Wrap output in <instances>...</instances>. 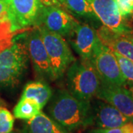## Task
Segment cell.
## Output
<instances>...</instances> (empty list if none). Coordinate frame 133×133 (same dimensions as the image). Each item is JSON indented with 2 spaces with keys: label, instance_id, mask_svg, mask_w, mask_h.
I'll use <instances>...</instances> for the list:
<instances>
[{
  "label": "cell",
  "instance_id": "cell-21",
  "mask_svg": "<svg viewBox=\"0 0 133 133\" xmlns=\"http://www.w3.org/2000/svg\"><path fill=\"white\" fill-rule=\"evenodd\" d=\"M8 22V0H0V24Z\"/></svg>",
  "mask_w": 133,
  "mask_h": 133
},
{
  "label": "cell",
  "instance_id": "cell-3",
  "mask_svg": "<svg viewBox=\"0 0 133 133\" xmlns=\"http://www.w3.org/2000/svg\"><path fill=\"white\" fill-rule=\"evenodd\" d=\"M26 44L14 43L0 52V90L14 87L28 67Z\"/></svg>",
  "mask_w": 133,
  "mask_h": 133
},
{
  "label": "cell",
  "instance_id": "cell-7",
  "mask_svg": "<svg viewBox=\"0 0 133 133\" xmlns=\"http://www.w3.org/2000/svg\"><path fill=\"white\" fill-rule=\"evenodd\" d=\"M100 22L112 31L130 34L131 28L121 16L115 0H87Z\"/></svg>",
  "mask_w": 133,
  "mask_h": 133
},
{
  "label": "cell",
  "instance_id": "cell-22",
  "mask_svg": "<svg viewBox=\"0 0 133 133\" xmlns=\"http://www.w3.org/2000/svg\"><path fill=\"white\" fill-rule=\"evenodd\" d=\"M88 133H124V132L122 127H119V128L113 129H92Z\"/></svg>",
  "mask_w": 133,
  "mask_h": 133
},
{
  "label": "cell",
  "instance_id": "cell-15",
  "mask_svg": "<svg viewBox=\"0 0 133 133\" xmlns=\"http://www.w3.org/2000/svg\"><path fill=\"white\" fill-rule=\"evenodd\" d=\"M52 88L44 81H30L24 87L21 98L35 101L41 108H44L52 95Z\"/></svg>",
  "mask_w": 133,
  "mask_h": 133
},
{
  "label": "cell",
  "instance_id": "cell-10",
  "mask_svg": "<svg viewBox=\"0 0 133 133\" xmlns=\"http://www.w3.org/2000/svg\"><path fill=\"white\" fill-rule=\"evenodd\" d=\"M70 44L81 58L90 62L95 50L101 42L97 31L85 23H76L70 36Z\"/></svg>",
  "mask_w": 133,
  "mask_h": 133
},
{
  "label": "cell",
  "instance_id": "cell-17",
  "mask_svg": "<svg viewBox=\"0 0 133 133\" xmlns=\"http://www.w3.org/2000/svg\"><path fill=\"white\" fill-rule=\"evenodd\" d=\"M41 107L35 101L21 98L14 109L15 118L22 120H30L42 112Z\"/></svg>",
  "mask_w": 133,
  "mask_h": 133
},
{
  "label": "cell",
  "instance_id": "cell-12",
  "mask_svg": "<svg viewBox=\"0 0 133 133\" xmlns=\"http://www.w3.org/2000/svg\"><path fill=\"white\" fill-rule=\"evenodd\" d=\"M91 106L92 125L96 128H119L130 121L118 109L103 100L91 101Z\"/></svg>",
  "mask_w": 133,
  "mask_h": 133
},
{
  "label": "cell",
  "instance_id": "cell-14",
  "mask_svg": "<svg viewBox=\"0 0 133 133\" xmlns=\"http://www.w3.org/2000/svg\"><path fill=\"white\" fill-rule=\"evenodd\" d=\"M21 133H72L49 115L41 112L24 122Z\"/></svg>",
  "mask_w": 133,
  "mask_h": 133
},
{
  "label": "cell",
  "instance_id": "cell-1",
  "mask_svg": "<svg viewBox=\"0 0 133 133\" xmlns=\"http://www.w3.org/2000/svg\"><path fill=\"white\" fill-rule=\"evenodd\" d=\"M48 115L70 132L92 125L91 101H82L64 89L52 93L48 102Z\"/></svg>",
  "mask_w": 133,
  "mask_h": 133
},
{
  "label": "cell",
  "instance_id": "cell-9",
  "mask_svg": "<svg viewBox=\"0 0 133 133\" xmlns=\"http://www.w3.org/2000/svg\"><path fill=\"white\" fill-rule=\"evenodd\" d=\"M27 48L33 68L40 78L50 81L56 80L50 58L38 28L33 30L27 38Z\"/></svg>",
  "mask_w": 133,
  "mask_h": 133
},
{
  "label": "cell",
  "instance_id": "cell-13",
  "mask_svg": "<svg viewBox=\"0 0 133 133\" xmlns=\"http://www.w3.org/2000/svg\"><path fill=\"white\" fill-rule=\"evenodd\" d=\"M102 42L110 49L133 61V36L130 34H119L105 26L97 32Z\"/></svg>",
  "mask_w": 133,
  "mask_h": 133
},
{
  "label": "cell",
  "instance_id": "cell-11",
  "mask_svg": "<svg viewBox=\"0 0 133 133\" xmlns=\"http://www.w3.org/2000/svg\"><path fill=\"white\" fill-rule=\"evenodd\" d=\"M78 22L58 6L44 5L39 17V25L48 30L69 37Z\"/></svg>",
  "mask_w": 133,
  "mask_h": 133
},
{
  "label": "cell",
  "instance_id": "cell-2",
  "mask_svg": "<svg viewBox=\"0 0 133 133\" xmlns=\"http://www.w3.org/2000/svg\"><path fill=\"white\" fill-rule=\"evenodd\" d=\"M66 90L82 101H91L99 88L101 80L90 62L76 60L66 70Z\"/></svg>",
  "mask_w": 133,
  "mask_h": 133
},
{
  "label": "cell",
  "instance_id": "cell-18",
  "mask_svg": "<svg viewBox=\"0 0 133 133\" xmlns=\"http://www.w3.org/2000/svg\"><path fill=\"white\" fill-rule=\"evenodd\" d=\"M115 56L118 60L121 71L123 76L129 82L133 83V61L124 57V56L119 54L118 52L113 50Z\"/></svg>",
  "mask_w": 133,
  "mask_h": 133
},
{
  "label": "cell",
  "instance_id": "cell-19",
  "mask_svg": "<svg viewBox=\"0 0 133 133\" xmlns=\"http://www.w3.org/2000/svg\"><path fill=\"white\" fill-rule=\"evenodd\" d=\"M14 118L8 109L0 107V133H10L14 128Z\"/></svg>",
  "mask_w": 133,
  "mask_h": 133
},
{
  "label": "cell",
  "instance_id": "cell-6",
  "mask_svg": "<svg viewBox=\"0 0 133 133\" xmlns=\"http://www.w3.org/2000/svg\"><path fill=\"white\" fill-rule=\"evenodd\" d=\"M90 63L101 81L117 85L127 84L113 50L102 42L96 48Z\"/></svg>",
  "mask_w": 133,
  "mask_h": 133
},
{
  "label": "cell",
  "instance_id": "cell-26",
  "mask_svg": "<svg viewBox=\"0 0 133 133\" xmlns=\"http://www.w3.org/2000/svg\"><path fill=\"white\" fill-rule=\"evenodd\" d=\"M10 133H11V132H10Z\"/></svg>",
  "mask_w": 133,
  "mask_h": 133
},
{
  "label": "cell",
  "instance_id": "cell-24",
  "mask_svg": "<svg viewBox=\"0 0 133 133\" xmlns=\"http://www.w3.org/2000/svg\"><path fill=\"white\" fill-rule=\"evenodd\" d=\"M128 86H129V91L131 92L132 95V97H133V83L132 82H129Z\"/></svg>",
  "mask_w": 133,
  "mask_h": 133
},
{
  "label": "cell",
  "instance_id": "cell-4",
  "mask_svg": "<svg viewBox=\"0 0 133 133\" xmlns=\"http://www.w3.org/2000/svg\"><path fill=\"white\" fill-rule=\"evenodd\" d=\"M43 43L50 58L56 80L64 76L69 66L76 61L70 47L62 36L51 32L42 25L38 26Z\"/></svg>",
  "mask_w": 133,
  "mask_h": 133
},
{
  "label": "cell",
  "instance_id": "cell-16",
  "mask_svg": "<svg viewBox=\"0 0 133 133\" xmlns=\"http://www.w3.org/2000/svg\"><path fill=\"white\" fill-rule=\"evenodd\" d=\"M58 2L76 16L92 22L98 19L87 0H58Z\"/></svg>",
  "mask_w": 133,
  "mask_h": 133
},
{
  "label": "cell",
  "instance_id": "cell-25",
  "mask_svg": "<svg viewBox=\"0 0 133 133\" xmlns=\"http://www.w3.org/2000/svg\"><path fill=\"white\" fill-rule=\"evenodd\" d=\"M4 104V102H3V101L0 98V107H2V106H3Z\"/></svg>",
  "mask_w": 133,
  "mask_h": 133
},
{
  "label": "cell",
  "instance_id": "cell-23",
  "mask_svg": "<svg viewBox=\"0 0 133 133\" xmlns=\"http://www.w3.org/2000/svg\"><path fill=\"white\" fill-rule=\"evenodd\" d=\"M42 3L45 6H58L60 7L61 4L58 0H41Z\"/></svg>",
  "mask_w": 133,
  "mask_h": 133
},
{
  "label": "cell",
  "instance_id": "cell-20",
  "mask_svg": "<svg viewBox=\"0 0 133 133\" xmlns=\"http://www.w3.org/2000/svg\"><path fill=\"white\" fill-rule=\"evenodd\" d=\"M119 11L124 19L133 16V0H115Z\"/></svg>",
  "mask_w": 133,
  "mask_h": 133
},
{
  "label": "cell",
  "instance_id": "cell-8",
  "mask_svg": "<svg viewBox=\"0 0 133 133\" xmlns=\"http://www.w3.org/2000/svg\"><path fill=\"white\" fill-rule=\"evenodd\" d=\"M96 98L112 105L133 122V97L124 85H117L101 81Z\"/></svg>",
  "mask_w": 133,
  "mask_h": 133
},
{
  "label": "cell",
  "instance_id": "cell-5",
  "mask_svg": "<svg viewBox=\"0 0 133 133\" xmlns=\"http://www.w3.org/2000/svg\"><path fill=\"white\" fill-rule=\"evenodd\" d=\"M43 6L41 0H8L10 30L14 32L38 26Z\"/></svg>",
  "mask_w": 133,
  "mask_h": 133
}]
</instances>
